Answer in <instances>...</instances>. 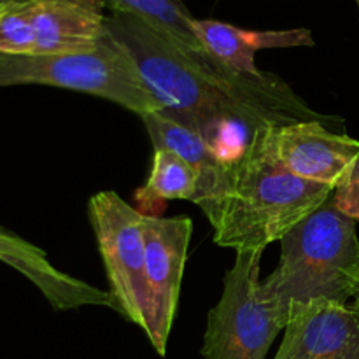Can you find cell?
I'll use <instances>...</instances> for the list:
<instances>
[{
    "label": "cell",
    "instance_id": "6da1fadb",
    "mask_svg": "<svg viewBox=\"0 0 359 359\" xmlns=\"http://www.w3.org/2000/svg\"><path fill=\"white\" fill-rule=\"evenodd\" d=\"M105 28L132 56L165 111L198 133L228 163L244 153L256 130L280 126L137 16L111 13Z\"/></svg>",
    "mask_w": 359,
    "mask_h": 359
},
{
    "label": "cell",
    "instance_id": "7a4b0ae2",
    "mask_svg": "<svg viewBox=\"0 0 359 359\" xmlns=\"http://www.w3.org/2000/svg\"><path fill=\"white\" fill-rule=\"evenodd\" d=\"M269 128L256 130L231 161L228 189L209 219L214 242L237 252H263L283 241L333 195L335 188L291 174L273 154Z\"/></svg>",
    "mask_w": 359,
    "mask_h": 359
},
{
    "label": "cell",
    "instance_id": "3957f363",
    "mask_svg": "<svg viewBox=\"0 0 359 359\" xmlns=\"http://www.w3.org/2000/svg\"><path fill=\"white\" fill-rule=\"evenodd\" d=\"M356 223L330 196L280 241L279 265L263 280L266 297L286 311L319 298L337 304L354 298L359 284Z\"/></svg>",
    "mask_w": 359,
    "mask_h": 359
},
{
    "label": "cell",
    "instance_id": "277c9868",
    "mask_svg": "<svg viewBox=\"0 0 359 359\" xmlns=\"http://www.w3.org/2000/svg\"><path fill=\"white\" fill-rule=\"evenodd\" d=\"M42 84L95 95L135 114L165 111L156 95L146 86L132 56L109 35L88 51L65 55H2L0 88Z\"/></svg>",
    "mask_w": 359,
    "mask_h": 359
},
{
    "label": "cell",
    "instance_id": "5b68a950",
    "mask_svg": "<svg viewBox=\"0 0 359 359\" xmlns=\"http://www.w3.org/2000/svg\"><path fill=\"white\" fill-rule=\"evenodd\" d=\"M263 252H237L224 276L223 294L207 316L205 359H265L286 328L290 311L266 297L259 265Z\"/></svg>",
    "mask_w": 359,
    "mask_h": 359
},
{
    "label": "cell",
    "instance_id": "8992f818",
    "mask_svg": "<svg viewBox=\"0 0 359 359\" xmlns=\"http://www.w3.org/2000/svg\"><path fill=\"white\" fill-rule=\"evenodd\" d=\"M111 13L137 16L161 35L170 39L200 67L216 76L231 93L252 107L259 109L279 125L294 121H312L319 112L309 107L279 76L263 72L262 76H242L233 72L209 55L196 35L195 18L179 0H104Z\"/></svg>",
    "mask_w": 359,
    "mask_h": 359
},
{
    "label": "cell",
    "instance_id": "52a82bcc",
    "mask_svg": "<svg viewBox=\"0 0 359 359\" xmlns=\"http://www.w3.org/2000/svg\"><path fill=\"white\" fill-rule=\"evenodd\" d=\"M104 0H25L0 11L2 55L88 51L105 37Z\"/></svg>",
    "mask_w": 359,
    "mask_h": 359
},
{
    "label": "cell",
    "instance_id": "ba28073f",
    "mask_svg": "<svg viewBox=\"0 0 359 359\" xmlns=\"http://www.w3.org/2000/svg\"><path fill=\"white\" fill-rule=\"evenodd\" d=\"M88 217L107 273L109 291L119 304V314L147 330L149 302L146 286V214L125 202L116 191H98L88 202Z\"/></svg>",
    "mask_w": 359,
    "mask_h": 359
},
{
    "label": "cell",
    "instance_id": "9c48e42d",
    "mask_svg": "<svg viewBox=\"0 0 359 359\" xmlns=\"http://www.w3.org/2000/svg\"><path fill=\"white\" fill-rule=\"evenodd\" d=\"M191 233L193 223L188 216L144 217L146 286L149 302L146 335L160 356L167 354Z\"/></svg>",
    "mask_w": 359,
    "mask_h": 359
},
{
    "label": "cell",
    "instance_id": "30bf717a",
    "mask_svg": "<svg viewBox=\"0 0 359 359\" xmlns=\"http://www.w3.org/2000/svg\"><path fill=\"white\" fill-rule=\"evenodd\" d=\"M269 142L291 174L332 188L347 177L359 158V140L332 132L325 121L270 126Z\"/></svg>",
    "mask_w": 359,
    "mask_h": 359
},
{
    "label": "cell",
    "instance_id": "8fae6325",
    "mask_svg": "<svg viewBox=\"0 0 359 359\" xmlns=\"http://www.w3.org/2000/svg\"><path fill=\"white\" fill-rule=\"evenodd\" d=\"M273 359H359V298L351 305L321 298L291 305Z\"/></svg>",
    "mask_w": 359,
    "mask_h": 359
},
{
    "label": "cell",
    "instance_id": "7c38bea8",
    "mask_svg": "<svg viewBox=\"0 0 359 359\" xmlns=\"http://www.w3.org/2000/svg\"><path fill=\"white\" fill-rule=\"evenodd\" d=\"M0 262L27 277L56 311L79 307H107L119 314V304L111 291L98 290L74 279L51 265L46 252L25 238L0 226Z\"/></svg>",
    "mask_w": 359,
    "mask_h": 359
},
{
    "label": "cell",
    "instance_id": "4fadbf2b",
    "mask_svg": "<svg viewBox=\"0 0 359 359\" xmlns=\"http://www.w3.org/2000/svg\"><path fill=\"white\" fill-rule=\"evenodd\" d=\"M154 149H168L188 161L198 174L195 203L209 217L221 202L230 182L231 163L224 161L202 137L167 111L140 116Z\"/></svg>",
    "mask_w": 359,
    "mask_h": 359
},
{
    "label": "cell",
    "instance_id": "5bb4252c",
    "mask_svg": "<svg viewBox=\"0 0 359 359\" xmlns=\"http://www.w3.org/2000/svg\"><path fill=\"white\" fill-rule=\"evenodd\" d=\"M193 27L205 51L224 67L242 76L256 77L263 74L255 63V56L259 49L314 46V39L307 28L259 32L245 30L224 21L196 18Z\"/></svg>",
    "mask_w": 359,
    "mask_h": 359
},
{
    "label": "cell",
    "instance_id": "9a60e30c",
    "mask_svg": "<svg viewBox=\"0 0 359 359\" xmlns=\"http://www.w3.org/2000/svg\"><path fill=\"white\" fill-rule=\"evenodd\" d=\"M198 174L191 165L168 149H154L153 167L146 184L137 189L135 198L144 205L156 200H189L195 203Z\"/></svg>",
    "mask_w": 359,
    "mask_h": 359
},
{
    "label": "cell",
    "instance_id": "2e32d148",
    "mask_svg": "<svg viewBox=\"0 0 359 359\" xmlns=\"http://www.w3.org/2000/svg\"><path fill=\"white\" fill-rule=\"evenodd\" d=\"M332 198L340 212L346 214L351 219L359 221V158L347 177L337 186Z\"/></svg>",
    "mask_w": 359,
    "mask_h": 359
},
{
    "label": "cell",
    "instance_id": "e0dca14e",
    "mask_svg": "<svg viewBox=\"0 0 359 359\" xmlns=\"http://www.w3.org/2000/svg\"><path fill=\"white\" fill-rule=\"evenodd\" d=\"M25 2V0H0V9H6V7L14 6V4Z\"/></svg>",
    "mask_w": 359,
    "mask_h": 359
},
{
    "label": "cell",
    "instance_id": "ac0fdd59",
    "mask_svg": "<svg viewBox=\"0 0 359 359\" xmlns=\"http://www.w3.org/2000/svg\"><path fill=\"white\" fill-rule=\"evenodd\" d=\"M354 298H359V284H358V287H356V293H354Z\"/></svg>",
    "mask_w": 359,
    "mask_h": 359
},
{
    "label": "cell",
    "instance_id": "d6986e66",
    "mask_svg": "<svg viewBox=\"0 0 359 359\" xmlns=\"http://www.w3.org/2000/svg\"><path fill=\"white\" fill-rule=\"evenodd\" d=\"M354 2H356V4H358V7H359V0H354Z\"/></svg>",
    "mask_w": 359,
    "mask_h": 359
},
{
    "label": "cell",
    "instance_id": "ffe728a7",
    "mask_svg": "<svg viewBox=\"0 0 359 359\" xmlns=\"http://www.w3.org/2000/svg\"><path fill=\"white\" fill-rule=\"evenodd\" d=\"M179 2H182V0H179Z\"/></svg>",
    "mask_w": 359,
    "mask_h": 359
},
{
    "label": "cell",
    "instance_id": "44dd1931",
    "mask_svg": "<svg viewBox=\"0 0 359 359\" xmlns=\"http://www.w3.org/2000/svg\"><path fill=\"white\" fill-rule=\"evenodd\" d=\"M0 11H2V9H0Z\"/></svg>",
    "mask_w": 359,
    "mask_h": 359
}]
</instances>
